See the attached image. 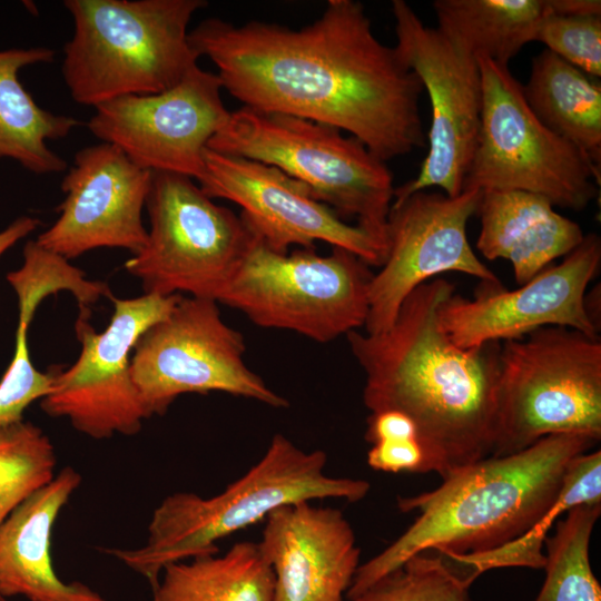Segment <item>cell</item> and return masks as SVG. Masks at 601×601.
Masks as SVG:
<instances>
[{
  "label": "cell",
  "mask_w": 601,
  "mask_h": 601,
  "mask_svg": "<svg viewBox=\"0 0 601 601\" xmlns=\"http://www.w3.org/2000/svg\"><path fill=\"white\" fill-rule=\"evenodd\" d=\"M205 170L197 181L211 199L240 207V217L255 236L274 252L289 246L314 248L315 242L352 252L367 265L381 267L387 245L358 225L345 223L318 201L303 183L280 169L206 148Z\"/></svg>",
  "instance_id": "obj_16"
},
{
  "label": "cell",
  "mask_w": 601,
  "mask_h": 601,
  "mask_svg": "<svg viewBox=\"0 0 601 601\" xmlns=\"http://www.w3.org/2000/svg\"><path fill=\"white\" fill-rule=\"evenodd\" d=\"M245 349L243 335L224 322L216 300L181 295L132 349L131 376L149 416L164 415L187 393L223 392L287 407L288 401L246 365Z\"/></svg>",
  "instance_id": "obj_11"
},
{
  "label": "cell",
  "mask_w": 601,
  "mask_h": 601,
  "mask_svg": "<svg viewBox=\"0 0 601 601\" xmlns=\"http://www.w3.org/2000/svg\"><path fill=\"white\" fill-rule=\"evenodd\" d=\"M73 35L62 77L71 98L92 106L178 85L197 66L188 26L205 0H66Z\"/></svg>",
  "instance_id": "obj_5"
},
{
  "label": "cell",
  "mask_w": 601,
  "mask_h": 601,
  "mask_svg": "<svg viewBox=\"0 0 601 601\" xmlns=\"http://www.w3.org/2000/svg\"><path fill=\"white\" fill-rule=\"evenodd\" d=\"M555 434L601 437V341L546 326L500 346L495 440L490 456Z\"/></svg>",
  "instance_id": "obj_7"
},
{
  "label": "cell",
  "mask_w": 601,
  "mask_h": 601,
  "mask_svg": "<svg viewBox=\"0 0 601 601\" xmlns=\"http://www.w3.org/2000/svg\"><path fill=\"white\" fill-rule=\"evenodd\" d=\"M207 148L280 169L341 218L354 217L387 245L393 174L357 138L325 124L242 106Z\"/></svg>",
  "instance_id": "obj_6"
},
{
  "label": "cell",
  "mask_w": 601,
  "mask_h": 601,
  "mask_svg": "<svg viewBox=\"0 0 601 601\" xmlns=\"http://www.w3.org/2000/svg\"><path fill=\"white\" fill-rule=\"evenodd\" d=\"M584 503H601L600 450L580 454L570 462L559 495L522 535L490 551L445 558L459 564L473 580L493 569L510 566L543 569L545 564L543 545L553 525L573 506Z\"/></svg>",
  "instance_id": "obj_26"
},
{
  "label": "cell",
  "mask_w": 601,
  "mask_h": 601,
  "mask_svg": "<svg viewBox=\"0 0 601 601\" xmlns=\"http://www.w3.org/2000/svg\"><path fill=\"white\" fill-rule=\"evenodd\" d=\"M553 14L601 16L600 0H550Z\"/></svg>",
  "instance_id": "obj_35"
},
{
  "label": "cell",
  "mask_w": 601,
  "mask_h": 601,
  "mask_svg": "<svg viewBox=\"0 0 601 601\" xmlns=\"http://www.w3.org/2000/svg\"><path fill=\"white\" fill-rule=\"evenodd\" d=\"M410 436H417V431L413 421L402 412L384 410L371 413L367 418L365 440L371 444Z\"/></svg>",
  "instance_id": "obj_33"
},
{
  "label": "cell",
  "mask_w": 601,
  "mask_h": 601,
  "mask_svg": "<svg viewBox=\"0 0 601 601\" xmlns=\"http://www.w3.org/2000/svg\"><path fill=\"white\" fill-rule=\"evenodd\" d=\"M0 601H7V599L0 593Z\"/></svg>",
  "instance_id": "obj_37"
},
{
  "label": "cell",
  "mask_w": 601,
  "mask_h": 601,
  "mask_svg": "<svg viewBox=\"0 0 601 601\" xmlns=\"http://www.w3.org/2000/svg\"><path fill=\"white\" fill-rule=\"evenodd\" d=\"M55 50L47 47L0 50V158L18 162L36 175L62 173L67 162L48 147L66 138L80 122L41 108L18 78L21 69L48 63Z\"/></svg>",
  "instance_id": "obj_22"
},
{
  "label": "cell",
  "mask_w": 601,
  "mask_h": 601,
  "mask_svg": "<svg viewBox=\"0 0 601 601\" xmlns=\"http://www.w3.org/2000/svg\"><path fill=\"white\" fill-rule=\"evenodd\" d=\"M439 29L473 57L508 66L552 12L550 0H435Z\"/></svg>",
  "instance_id": "obj_24"
},
{
  "label": "cell",
  "mask_w": 601,
  "mask_h": 601,
  "mask_svg": "<svg viewBox=\"0 0 601 601\" xmlns=\"http://www.w3.org/2000/svg\"><path fill=\"white\" fill-rule=\"evenodd\" d=\"M12 359L0 380V427L23 420L30 404L40 401L50 391L52 371H38L28 346V327L36 307L20 303Z\"/></svg>",
  "instance_id": "obj_30"
},
{
  "label": "cell",
  "mask_w": 601,
  "mask_h": 601,
  "mask_svg": "<svg viewBox=\"0 0 601 601\" xmlns=\"http://www.w3.org/2000/svg\"><path fill=\"white\" fill-rule=\"evenodd\" d=\"M455 286L435 277L403 300L390 329L349 332L351 352L365 374L364 405L395 410L415 424L423 473L445 479L492 454L495 440L499 343L455 346L439 309Z\"/></svg>",
  "instance_id": "obj_2"
},
{
  "label": "cell",
  "mask_w": 601,
  "mask_h": 601,
  "mask_svg": "<svg viewBox=\"0 0 601 601\" xmlns=\"http://www.w3.org/2000/svg\"><path fill=\"white\" fill-rule=\"evenodd\" d=\"M601 514V503L569 510L548 536L545 581L534 601H601V587L592 572L589 544Z\"/></svg>",
  "instance_id": "obj_27"
},
{
  "label": "cell",
  "mask_w": 601,
  "mask_h": 601,
  "mask_svg": "<svg viewBox=\"0 0 601 601\" xmlns=\"http://www.w3.org/2000/svg\"><path fill=\"white\" fill-rule=\"evenodd\" d=\"M41 221L31 216H21L0 231V257L20 239L35 231Z\"/></svg>",
  "instance_id": "obj_34"
},
{
  "label": "cell",
  "mask_w": 601,
  "mask_h": 601,
  "mask_svg": "<svg viewBox=\"0 0 601 601\" xmlns=\"http://www.w3.org/2000/svg\"><path fill=\"white\" fill-rule=\"evenodd\" d=\"M80 473L65 466L52 481L22 502L0 526V593L28 601H107L80 582H65L51 559L53 524L81 484Z\"/></svg>",
  "instance_id": "obj_20"
},
{
  "label": "cell",
  "mask_w": 601,
  "mask_h": 601,
  "mask_svg": "<svg viewBox=\"0 0 601 601\" xmlns=\"http://www.w3.org/2000/svg\"><path fill=\"white\" fill-rule=\"evenodd\" d=\"M274 572L258 542L242 541L164 568L154 601H273Z\"/></svg>",
  "instance_id": "obj_25"
},
{
  "label": "cell",
  "mask_w": 601,
  "mask_h": 601,
  "mask_svg": "<svg viewBox=\"0 0 601 601\" xmlns=\"http://www.w3.org/2000/svg\"><path fill=\"white\" fill-rule=\"evenodd\" d=\"M326 463L324 451H304L283 434H275L263 457L219 494H170L154 510L141 546L104 552L154 589L168 564L217 554L219 540L266 519L276 509L323 499L357 502L367 495L368 482L329 476Z\"/></svg>",
  "instance_id": "obj_4"
},
{
  "label": "cell",
  "mask_w": 601,
  "mask_h": 601,
  "mask_svg": "<svg viewBox=\"0 0 601 601\" xmlns=\"http://www.w3.org/2000/svg\"><path fill=\"white\" fill-rule=\"evenodd\" d=\"M221 89L217 73L197 65L168 90L97 105L87 126L141 169L180 174L198 181L205 170L207 145L230 115Z\"/></svg>",
  "instance_id": "obj_15"
},
{
  "label": "cell",
  "mask_w": 601,
  "mask_h": 601,
  "mask_svg": "<svg viewBox=\"0 0 601 601\" xmlns=\"http://www.w3.org/2000/svg\"><path fill=\"white\" fill-rule=\"evenodd\" d=\"M367 463L383 472L423 473L424 453L417 436L390 439L372 444Z\"/></svg>",
  "instance_id": "obj_32"
},
{
  "label": "cell",
  "mask_w": 601,
  "mask_h": 601,
  "mask_svg": "<svg viewBox=\"0 0 601 601\" xmlns=\"http://www.w3.org/2000/svg\"><path fill=\"white\" fill-rule=\"evenodd\" d=\"M392 13L395 49L426 88L432 107L428 152L417 176L394 189L392 204L431 187L455 197L463 190L481 126L483 89L477 59L439 28L425 26L404 0L392 1Z\"/></svg>",
  "instance_id": "obj_13"
},
{
  "label": "cell",
  "mask_w": 601,
  "mask_h": 601,
  "mask_svg": "<svg viewBox=\"0 0 601 601\" xmlns=\"http://www.w3.org/2000/svg\"><path fill=\"white\" fill-rule=\"evenodd\" d=\"M150 184L151 171L112 144L80 149L61 181L60 215L36 242L67 260L105 247L137 254L147 240L142 209Z\"/></svg>",
  "instance_id": "obj_18"
},
{
  "label": "cell",
  "mask_w": 601,
  "mask_h": 601,
  "mask_svg": "<svg viewBox=\"0 0 601 601\" xmlns=\"http://www.w3.org/2000/svg\"><path fill=\"white\" fill-rule=\"evenodd\" d=\"M481 196L477 188L463 189L455 197L424 189L392 204L387 255L370 285L365 333L390 329L405 297L440 274L457 272L501 284L467 240V221L476 214Z\"/></svg>",
  "instance_id": "obj_14"
},
{
  "label": "cell",
  "mask_w": 601,
  "mask_h": 601,
  "mask_svg": "<svg viewBox=\"0 0 601 601\" xmlns=\"http://www.w3.org/2000/svg\"><path fill=\"white\" fill-rule=\"evenodd\" d=\"M180 297L112 296L114 313L102 332L80 314L75 324L80 354L71 366L52 371L50 391L40 400L41 410L51 417L67 418L75 430L96 440L139 433L150 416L131 376L132 349L141 334L167 317Z\"/></svg>",
  "instance_id": "obj_12"
},
{
  "label": "cell",
  "mask_w": 601,
  "mask_h": 601,
  "mask_svg": "<svg viewBox=\"0 0 601 601\" xmlns=\"http://www.w3.org/2000/svg\"><path fill=\"white\" fill-rule=\"evenodd\" d=\"M600 284L593 287L589 293L584 295V309L585 313L594 325V327L600 331Z\"/></svg>",
  "instance_id": "obj_36"
},
{
  "label": "cell",
  "mask_w": 601,
  "mask_h": 601,
  "mask_svg": "<svg viewBox=\"0 0 601 601\" xmlns=\"http://www.w3.org/2000/svg\"><path fill=\"white\" fill-rule=\"evenodd\" d=\"M534 116L598 166L601 160V86L593 77L548 49L532 59L522 86Z\"/></svg>",
  "instance_id": "obj_23"
},
{
  "label": "cell",
  "mask_w": 601,
  "mask_h": 601,
  "mask_svg": "<svg viewBox=\"0 0 601 601\" xmlns=\"http://www.w3.org/2000/svg\"><path fill=\"white\" fill-rule=\"evenodd\" d=\"M474 580L445 556L426 552L410 558L361 594L344 601H472Z\"/></svg>",
  "instance_id": "obj_29"
},
{
  "label": "cell",
  "mask_w": 601,
  "mask_h": 601,
  "mask_svg": "<svg viewBox=\"0 0 601 601\" xmlns=\"http://www.w3.org/2000/svg\"><path fill=\"white\" fill-rule=\"evenodd\" d=\"M535 41L587 75L601 76V16L549 14Z\"/></svg>",
  "instance_id": "obj_31"
},
{
  "label": "cell",
  "mask_w": 601,
  "mask_h": 601,
  "mask_svg": "<svg viewBox=\"0 0 601 601\" xmlns=\"http://www.w3.org/2000/svg\"><path fill=\"white\" fill-rule=\"evenodd\" d=\"M341 247L280 254L254 242L217 303L245 314L255 325L293 331L328 343L364 327L374 273Z\"/></svg>",
  "instance_id": "obj_8"
},
{
  "label": "cell",
  "mask_w": 601,
  "mask_h": 601,
  "mask_svg": "<svg viewBox=\"0 0 601 601\" xmlns=\"http://www.w3.org/2000/svg\"><path fill=\"white\" fill-rule=\"evenodd\" d=\"M258 544L274 572L273 601H344L359 566L343 513L311 502L269 513Z\"/></svg>",
  "instance_id": "obj_19"
},
{
  "label": "cell",
  "mask_w": 601,
  "mask_h": 601,
  "mask_svg": "<svg viewBox=\"0 0 601 601\" xmlns=\"http://www.w3.org/2000/svg\"><path fill=\"white\" fill-rule=\"evenodd\" d=\"M144 247L125 263L144 294L218 300L256 240L240 215L217 205L188 176L151 171Z\"/></svg>",
  "instance_id": "obj_10"
},
{
  "label": "cell",
  "mask_w": 601,
  "mask_h": 601,
  "mask_svg": "<svg viewBox=\"0 0 601 601\" xmlns=\"http://www.w3.org/2000/svg\"><path fill=\"white\" fill-rule=\"evenodd\" d=\"M477 250L489 260L508 259L519 286L584 238L579 224L554 210L545 197L522 190H485L479 203Z\"/></svg>",
  "instance_id": "obj_21"
},
{
  "label": "cell",
  "mask_w": 601,
  "mask_h": 601,
  "mask_svg": "<svg viewBox=\"0 0 601 601\" xmlns=\"http://www.w3.org/2000/svg\"><path fill=\"white\" fill-rule=\"evenodd\" d=\"M482 114L463 189L522 190L583 210L598 195L600 166L531 111L508 66L477 58Z\"/></svg>",
  "instance_id": "obj_9"
},
{
  "label": "cell",
  "mask_w": 601,
  "mask_h": 601,
  "mask_svg": "<svg viewBox=\"0 0 601 601\" xmlns=\"http://www.w3.org/2000/svg\"><path fill=\"white\" fill-rule=\"evenodd\" d=\"M188 41L245 107L347 131L385 162L425 146L423 85L395 47L375 37L359 1L328 0L300 29L208 18Z\"/></svg>",
  "instance_id": "obj_1"
},
{
  "label": "cell",
  "mask_w": 601,
  "mask_h": 601,
  "mask_svg": "<svg viewBox=\"0 0 601 601\" xmlns=\"http://www.w3.org/2000/svg\"><path fill=\"white\" fill-rule=\"evenodd\" d=\"M601 266V239L591 233L558 265H550L519 288L482 283L473 299L453 294L439 309L449 339L462 349L519 339L546 326L599 337L584 309L588 285Z\"/></svg>",
  "instance_id": "obj_17"
},
{
  "label": "cell",
  "mask_w": 601,
  "mask_h": 601,
  "mask_svg": "<svg viewBox=\"0 0 601 601\" xmlns=\"http://www.w3.org/2000/svg\"><path fill=\"white\" fill-rule=\"evenodd\" d=\"M597 443L585 435H549L518 453L461 467L432 491L398 497V509L417 511V518L393 543L359 564L345 599L427 550L444 556L475 554L515 540L554 502L570 462Z\"/></svg>",
  "instance_id": "obj_3"
},
{
  "label": "cell",
  "mask_w": 601,
  "mask_h": 601,
  "mask_svg": "<svg viewBox=\"0 0 601 601\" xmlns=\"http://www.w3.org/2000/svg\"><path fill=\"white\" fill-rule=\"evenodd\" d=\"M56 465L55 447L39 426L22 420L0 427V526L52 481Z\"/></svg>",
  "instance_id": "obj_28"
}]
</instances>
